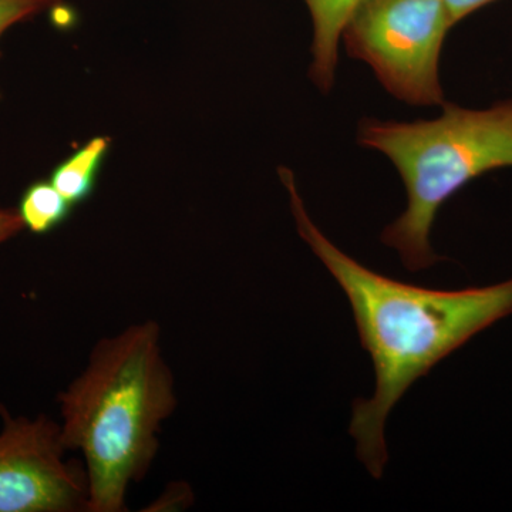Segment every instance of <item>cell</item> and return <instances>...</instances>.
Masks as SVG:
<instances>
[{
    "label": "cell",
    "instance_id": "obj_10",
    "mask_svg": "<svg viewBox=\"0 0 512 512\" xmlns=\"http://www.w3.org/2000/svg\"><path fill=\"white\" fill-rule=\"evenodd\" d=\"M192 503V491L188 485L173 484L168 487V490L161 495L160 501L153 505L154 510L174 511L181 510L183 507H188Z\"/></svg>",
    "mask_w": 512,
    "mask_h": 512
},
{
    "label": "cell",
    "instance_id": "obj_7",
    "mask_svg": "<svg viewBox=\"0 0 512 512\" xmlns=\"http://www.w3.org/2000/svg\"><path fill=\"white\" fill-rule=\"evenodd\" d=\"M111 143V137H93L52 171L50 183L73 207L82 204L93 194Z\"/></svg>",
    "mask_w": 512,
    "mask_h": 512
},
{
    "label": "cell",
    "instance_id": "obj_9",
    "mask_svg": "<svg viewBox=\"0 0 512 512\" xmlns=\"http://www.w3.org/2000/svg\"><path fill=\"white\" fill-rule=\"evenodd\" d=\"M57 3L60 0H0V39L16 23L35 18L45 10L55 8Z\"/></svg>",
    "mask_w": 512,
    "mask_h": 512
},
{
    "label": "cell",
    "instance_id": "obj_4",
    "mask_svg": "<svg viewBox=\"0 0 512 512\" xmlns=\"http://www.w3.org/2000/svg\"><path fill=\"white\" fill-rule=\"evenodd\" d=\"M451 28L443 0H362L342 37L348 55L369 64L393 97L430 107L446 101L439 63Z\"/></svg>",
    "mask_w": 512,
    "mask_h": 512
},
{
    "label": "cell",
    "instance_id": "obj_6",
    "mask_svg": "<svg viewBox=\"0 0 512 512\" xmlns=\"http://www.w3.org/2000/svg\"><path fill=\"white\" fill-rule=\"evenodd\" d=\"M313 22L312 64L309 77L320 92L329 93L335 83L339 40L362 0H303Z\"/></svg>",
    "mask_w": 512,
    "mask_h": 512
},
{
    "label": "cell",
    "instance_id": "obj_8",
    "mask_svg": "<svg viewBox=\"0 0 512 512\" xmlns=\"http://www.w3.org/2000/svg\"><path fill=\"white\" fill-rule=\"evenodd\" d=\"M73 205L49 181L30 184L20 198L18 212L25 229L45 235L60 227L72 214Z\"/></svg>",
    "mask_w": 512,
    "mask_h": 512
},
{
    "label": "cell",
    "instance_id": "obj_3",
    "mask_svg": "<svg viewBox=\"0 0 512 512\" xmlns=\"http://www.w3.org/2000/svg\"><path fill=\"white\" fill-rule=\"evenodd\" d=\"M434 120L363 119L357 140L394 164L407 191L403 214L384 228L382 242L419 272L441 261L430 244L441 205L474 178L512 167V99L488 109L441 104Z\"/></svg>",
    "mask_w": 512,
    "mask_h": 512
},
{
    "label": "cell",
    "instance_id": "obj_5",
    "mask_svg": "<svg viewBox=\"0 0 512 512\" xmlns=\"http://www.w3.org/2000/svg\"><path fill=\"white\" fill-rule=\"evenodd\" d=\"M0 512L89 510L84 464L66 460L60 423L12 416L0 406Z\"/></svg>",
    "mask_w": 512,
    "mask_h": 512
},
{
    "label": "cell",
    "instance_id": "obj_1",
    "mask_svg": "<svg viewBox=\"0 0 512 512\" xmlns=\"http://www.w3.org/2000/svg\"><path fill=\"white\" fill-rule=\"evenodd\" d=\"M296 229L348 296L363 349L372 357L376 389L353 404L350 434L375 478L389 461L386 421L404 393L468 340L512 315V278L481 288L436 291L370 271L340 251L312 221L295 174L279 167Z\"/></svg>",
    "mask_w": 512,
    "mask_h": 512
},
{
    "label": "cell",
    "instance_id": "obj_12",
    "mask_svg": "<svg viewBox=\"0 0 512 512\" xmlns=\"http://www.w3.org/2000/svg\"><path fill=\"white\" fill-rule=\"evenodd\" d=\"M25 229L18 210L0 207V245L15 238Z\"/></svg>",
    "mask_w": 512,
    "mask_h": 512
},
{
    "label": "cell",
    "instance_id": "obj_11",
    "mask_svg": "<svg viewBox=\"0 0 512 512\" xmlns=\"http://www.w3.org/2000/svg\"><path fill=\"white\" fill-rule=\"evenodd\" d=\"M443 2L446 5L451 23L456 26L461 20L473 15L476 10L494 3L495 0H443Z\"/></svg>",
    "mask_w": 512,
    "mask_h": 512
},
{
    "label": "cell",
    "instance_id": "obj_2",
    "mask_svg": "<svg viewBox=\"0 0 512 512\" xmlns=\"http://www.w3.org/2000/svg\"><path fill=\"white\" fill-rule=\"evenodd\" d=\"M161 336L160 325L146 320L100 339L57 397L64 446L83 456L87 512L127 511L128 488L156 460L161 427L178 403Z\"/></svg>",
    "mask_w": 512,
    "mask_h": 512
}]
</instances>
